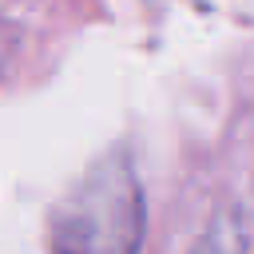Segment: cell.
I'll use <instances>...</instances> for the list:
<instances>
[{
    "label": "cell",
    "instance_id": "6da1fadb",
    "mask_svg": "<svg viewBox=\"0 0 254 254\" xmlns=\"http://www.w3.org/2000/svg\"><path fill=\"white\" fill-rule=\"evenodd\" d=\"M56 242L64 254H131L139 242L135 183L119 167L95 171L64 206Z\"/></svg>",
    "mask_w": 254,
    "mask_h": 254
}]
</instances>
